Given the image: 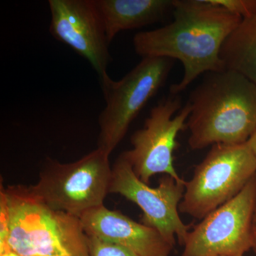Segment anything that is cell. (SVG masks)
Returning <instances> with one entry per match:
<instances>
[{
    "label": "cell",
    "instance_id": "16",
    "mask_svg": "<svg viewBox=\"0 0 256 256\" xmlns=\"http://www.w3.org/2000/svg\"><path fill=\"white\" fill-rule=\"evenodd\" d=\"M252 252H255L256 255V198L255 206H254V216H252Z\"/></svg>",
    "mask_w": 256,
    "mask_h": 256
},
{
    "label": "cell",
    "instance_id": "1",
    "mask_svg": "<svg viewBox=\"0 0 256 256\" xmlns=\"http://www.w3.org/2000/svg\"><path fill=\"white\" fill-rule=\"evenodd\" d=\"M172 14L162 28L136 34L133 46L142 58L182 62V78L170 87V94L178 95L202 74L225 70L220 48L242 18L212 0H174Z\"/></svg>",
    "mask_w": 256,
    "mask_h": 256
},
{
    "label": "cell",
    "instance_id": "18",
    "mask_svg": "<svg viewBox=\"0 0 256 256\" xmlns=\"http://www.w3.org/2000/svg\"><path fill=\"white\" fill-rule=\"evenodd\" d=\"M0 256H18L8 248L6 246H0Z\"/></svg>",
    "mask_w": 256,
    "mask_h": 256
},
{
    "label": "cell",
    "instance_id": "14",
    "mask_svg": "<svg viewBox=\"0 0 256 256\" xmlns=\"http://www.w3.org/2000/svg\"><path fill=\"white\" fill-rule=\"evenodd\" d=\"M88 245L90 256H141L126 248L92 237H88Z\"/></svg>",
    "mask_w": 256,
    "mask_h": 256
},
{
    "label": "cell",
    "instance_id": "11",
    "mask_svg": "<svg viewBox=\"0 0 256 256\" xmlns=\"http://www.w3.org/2000/svg\"><path fill=\"white\" fill-rule=\"evenodd\" d=\"M88 236L120 246L141 256H170L174 246L156 229L102 205L80 218Z\"/></svg>",
    "mask_w": 256,
    "mask_h": 256
},
{
    "label": "cell",
    "instance_id": "8",
    "mask_svg": "<svg viewBox=\"0 0 256 256\" xmlns=\"http://www.w3.org/2000/svg\"><path fill=\"white\" fill-rule=\"evenodd\" d=\"M181 107L180 96L170 94L152 108L143 128L131 136L132 148L124 153L143 182L149 184L151 178L158 174L184 180L175 169L174 152L178 133L186 128L191 108L188 102Z\"/></svg>",
    "mask_w": 256,
    "mask_h": 256
},
{
    "label": "cell",
    "instance_id": "17",
    "mask_svg": "<svg viewBox=\"0 0 256 256\" xmlns=\"http://www.w3.org/2000/svg\"><path fill=\"white\" fill-rule=\"evenodd\" d=\"M247 144H248L256 159V130L252 134V137L249 138L248 140L247 141Z\"/></svg>",
    "mask_w": 256,
    "mask_h": 256
},
{
    "label": "cell",
    "instance_id": "15",
    "mask_svg": "<svg viewBox=\"0 0 256 256\" xmlns=\"http://www.w3.org/2000/svg\"><path fill=\"white\" fill-rule=\"evenodd\" d=\"M212 2L225 8L230 12L240 16L248 18L256 11V0H212Z\"/></svg>",
    "mask_w": 256,
    "mask_h": 256
},
{
    "label": "cell",
    "instance_id": "2",
    "mask_svg": "<svg viewBox=\"0 0 256 256\" xmlns=\"http://www.w3.org/2000/svg\"><path fill=\"white\" fill-rule=\"evenodd\" d=\"M18 256H90L80 218L52 210L30 186L1 184L0 246Z\"/></svg>",
    "mask_w": 256,
    "mask_h": 256
},
{
    "label": "cell",
    "instance_id": "9",
    "mask_svg": "<svg viewBox=\"0 0 256 256\" xmlns=\"http://www.w3.org/2000/svg\"><path fill=\"white\" fill-rule=\"evenodd\" d=\"M256 174L237 196L188 232L182 256H244L252 249Z\"/></svg>",
    "mask_w": 256,
    "mask_h": 256
},
{
    "label": "cell",
    "instance_id": "10",
    "mask_svg": "<svg viewBox=\"0 0 256 256\" xmlns=\"http://www.w3.org/2000/svg\"><path fill=\"white\" fill-rule=\"evenodd\" d=\"M52 36L86 58L99 79L108 75L109 43L95 0H50Z\"/></svg>",
    "mask_w": 256,
    "mask_h": 256
},
{
    "label": "cell",
    "instance_id": "12",
    "mask_svg": "<svg viewBox=\"0 0 256 256\" xmlns=\"http://www.w3.org/2000/svg\"><path fill=\"white\" fill-rule=\"evenodd\" d=\"M109 43L120 32L162 21L172 14L174 0H95Z\"/></svg>",
    "mask_w": 256,
    "mask_h": 256
},
{
    "label": "cell",
    "instance_id": "4",
    "mask_svg": "<svg viewBox=\"0 0 256 256\" xmlns=\"http://www.w3.org/2000/svg\"><path fill=\"white\" fill-rule=\"evenodd\" d=\"M112 175L109 156L96 148L77 161L46 158L32 193L52 210L80 218L104 205Z\"/></svg>",
    "mask_w": 256,
    "mask_h": 256
},
{
    "label": "cell",
    "instance_id": "13",
    "mask_svg": "<svg viewBox=\"0 0 256 256\" xmlns=\"http://www.w3.org/2000/svg\"><path fill=\"white\" fill-rule=\"evenodd\" d=\"M220 60L225 70L240 74L256 86V11L242 18L226 38Z\"/></svg>",
    "mask_w": 256,
    "mask_h": 256
},
{
    "label": "cell",
    "instance_id": "6",
    "mask_svg": "<svg viewBox=\"0 0 256 256\" xmlns=\"http://www.w3.org/2000/svg\"><path fill=\"white\" fill-rule=\"evenodd\" d=\"M172 66L170 58L146 57L120 80L109 75L100 79L106 107L98 117V149L110 156L133 120L164 86Z\"/></svg>",
    "mask_w": 256,
    "mask_h": 256
},
{
    "label": "cell",
    "instance_id": "7",
    "mask_svg": "<svg viewBox=\"0 0 256 256\" xmlns=\"http://www.w3.org/2000/svg\"><path fill=\"white\" fill-rule=\"evenodd\" d=\"M184 190V180L178 181L170 175H163L158 186L150 188L138 178L124 152L112 164L109 193L137 204L142 212L141 223L156 229L173 246L176 240L184 246L190 230L178 210Z\"/></svg>",
    "mask_w": 256,
    "mask_h": 256
},
{
    "label": "cell",
    "instance_id": "5",
    "mask_svg": "<svg viewBox=\"0 0 256 256\" xmlns=\"http://www.w3.org/2000/svg\"><path fill=\"white\" fill-rule=\"evenodd\" d=\"M256 174V159L247 142L217 144L185 181L180 213L202 220L237 196Z\"/></svg>",
    "mask_w": 256,
    "mask_h": 256
},
{
    "label": "cell",
    "instance_id": "3",
    "mask_svg": "<svg viewBox=\"0 0 256 256\" xmlns=\"http://www.w3.org/2000/svg\"><path fill=\"white\" fill-rule=\"evenodd\" d=\"M188 102L192 150L242 144L256 130V86L240 74L228 70L207 73Z\"/></svg>",
    "mask_w": 256,
    "mask_h": 256
}]
</instances>
